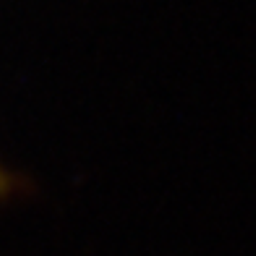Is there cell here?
<instances>
[{
  "label": "cell",
  "instance_id": "cell-1",
  "mask_svg": "<svg viewBox=\"0 0 256 256\" xmlns=\"http://www.w3.org/2000/svg\"><path fill=\"white\" fill-rule=\"evenodd\" d=\"M10 188V178H8V172L0 168V194H6Z\"/></svg>",
  "mask_w": 256,
  "mask_h": 256
}]
</instances>
